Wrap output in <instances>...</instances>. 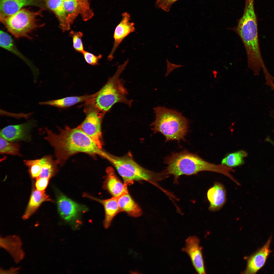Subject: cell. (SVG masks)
Segmentation results:
<instances>
[{
  "instance_id": "24",
  "label": "cell",
  "mask_w": 274,
  "mask_h": 274,
  "mask_svg": "<svg viewBox=\"0 0 274 274\" xmlns=\"http://www.w3.org/2000/svg\"><path fill=\"white\" fill-rule=\"evenodd\" d=\"M41 159L42 166L40 173L38 178H50L56 172L57 163L56 160H54L50 155L44 156Z\"/></svg>"
},
{
  "instance_id": "28",
  "label": "cell",
  "mask_w": 274,
  "mask_h": 274,
  "mask_svg": "<svg viewBox=\"0 0 274 274\" xmlns=\"http://www.w3.org/2000/svg\"><path fill=\"white\" fill-rule=\"evenodd\" d=\"M24 162L28 167L29 171L32 177L36 179L38 178L40 173L42 166L41 159L24 160Z\"/></svg>"
},
{
  "instance_id": "31",
  "label": "cell",
  "mask_w": 274,
  "mask_h": 274,
  "mask_svg": "<svg viewBox=\"0 0 274 274\" xmlns=\"http://www.w3.org/2000/svg\"><path fill=\"white\" fill-rule=\"evenodd\" d=\"M82 53L86 62L89 64L92 65L98 64L99 61L102 57L101 55L96 56L92 53L84 50Z\"/></svg>"
},
{
  "instance_id": "5",
  "label": "cell",
  "mask_w": 274,
  "mask_h": 274,
  "mask_svg": "<svg viewBox=\"0 0 274 274\" xmlns=\"http://www.w3.org/2000/svg\"><path fill=\"white\" fill-rule=\"evenodd\" d=\"M156 117L151 124L154 133L160 132L165 137V142L185 140L189 130L187 119L176 110L158 106L154 109Z\"/></svg>"
},
{
  "instance_id": "35",
  "label": "cell",
  "mask_w": 274,
  "mask_h": 274,
  "mask_svg": "<svg viewBox=\"0 0 274 274\" xmlns=\"http://www.w3.org/2000/svg\"><path fill=\"white\" fill-rule=\"evenodd\" d=\"M20 268L12 267L8 270H4L1 268L0 274H16L18 273Z\"/></svg>"
},
{
  "instance_id": "10",
  "label": "cell",
  "mask_w": 274,
  "mask_h": 274,
  "mask_svg": "<svg viewBox=\"0 0 274 274\" xmlns=\"http://www.w3.org/2000/svg\"><path fill=\"white\" fill-rule=\"evenodd\" d=\"M199 242L196 236H190L186 240L182 250L189 255L196 272L199 274H204L206 271Z\"/></svg>"
},
{
  "instance_id": "18",
  "label": "cell",
  "mask_w": 274,
  "mask_h": 274,
  "mask_svg": "<svg viewBox=\"0 0 274 274\" xmlns=\"http://www.w3.org/2000/svg\"><path fill=\"white\" fill-rule=\"evenodd\" d=\"M207 196L210 203L209 210L212 211L220 209L226 201V193L223 186L216 183L208 191Z\"/></svg>"
},
{
  "instance_id": "13",
  "label": "cell",
  "mask_w": 274,
  "mask_h": 274,
  "mask_svg": "<svg viewBox=\"0 0 274 274\" xmlns=\"http://www.w3.org/2000/svg\"><path fill=\"white\" fill-rule=\"evenodd\" d=\"M271 238V236L262 247L248 258L244 273L255 274L264 265L271 252L270 248Z\"/></svg>"
},
{
  "instance_id": "8",
  "label": "cell",
  "mask_w": 274,
  "mask_h": 274,
  "mask_svg": "<svg viewBox=\"0 0 274 274\" xmlns=\"http://www.w3.org/2000/svg\"><path fill=\"white\" fill-rule=\"evenodd\" d=\"M105 113L91 108L87 111L86 117L77 127L91 139L99 148L102 146L101 126Z\"/></svg>"
},
{
  "instance_id": "4",
  "label": "cell",
  "mask_w": 274,
  "mask_h": 274,
  "mask_svg": "<svg viewBox=\"0 0 274 274\" xmlns=\"http://www.w3.org/2000/svg\"><path fill=\"white\" fill-rule=\"evenodd\" d=\"M128 60L119 65L114 75L108 79L103 87L86 102L91 107L105 113L115 104L120 102L130 107L132 101L128 99V92L119 76L127 65Z\"/></svg>"
},
{
  "instance_id": "29",
  "label": "cell",
  "mask_w": 274,
  "mask_h": 274,
  "mask_svg": "<svg viewBox=\"0 0 274 274\" xmlns=\"http://www.w3.org/2000/svg\"><path fill=\"white\" fill-rule=\"evenodd\" d=\"M78 7L83 20L87 21L91 18L93 13L90 9L89 0H76Z\"/></svg>"
},
{
  "instance_id": "32",
  "label": "cell",
  "mask_w": 274,
  "mask_h": 274,
  "mask_svg": "<svg viewBox=\"0 0 274 274\" xmlns=\"http://www.w3.org/2000/svg\"><path fill=\"white\" fill-rule=\"evenodd\" d=\"M179 0H157L155 5L156 7L166 12H169L172 5Z\"/></svg>"
},
{
  "instance_id": "22",
  "label": "cell",
  "mask_w": 274,
  "mask_h": 274,
  "mask_svg": "<svg viewBox=\"0 0 274 274\" xmlns=\"http://www.w3.org/2000/svg\"><path fill=\"white\" fill-rule=\"evenodd\" d=\"M0 45L1 47L13 54L21 59L32 70H36L30 61L23 55L17 48L11 36L2 30L0 31Z\"/></svg>"
},
{
  "instance_id": "26",
  "label": "cell",
  "mask_w": 274,
  "mask_h": 274,
  "mask_svg": "<svg viewBox=\"0 0 274 274\" xmlns=\"http://www.w3.org/2000/svg\"><path fill=\"white\" fill-rule=\"evenodd\" d=\"M63 5L67 23L70 27L74 19L80 14L76 0L63 1Z\"/></svg>"
},
{
  "instance_id": "30",
  "label": "cell",
  "mask_w": 274,
  "mask_h": 274,
  "mask_svg": "<svg viewBox=\"0 0 274 274\" xmlns=\"http://www.w3.org/2000/svg\"><path fill=\"white\" fill-rule=\"evenodd\" d=\"M69 35L72 38L74 48L77 51L82 53L84 51L82 40V33L79 31H71L70 32Z\"/></svg>"
},
{
  "instance_id": "23",
  "label": "cell",
  "mask_w": 274,
  "mask_h": 274,
  "mask_svg": "<svg viewBox=\"0 0 274 274\" xmlns=\"http://www.w3.org/2000/svg\"><path fill=\"white\" fill-rule=\"evenodd\" d=\"M93 94L81 96H71L56 100L39 103L40 105H47L59 108L69 107L78 103L87 102L92 97Z\"/></svg>"
},
{
  "instance_id": "11",
  "label": "cell",
  "mask_w": 274,
  "mask_h": 274,
  "mask_svg": "<svg viewBox=\"0 0 274 274\" xmlns=\"http://www.w3.org/2000/svg\"><path fill=\"white\" fill-rule=\"evenodd\" d=\"M35 122L31 121L20 124L10 125L0 131V136L9 142L29 140V133Z\"/></svg>"
},
{
  "instance_id": "9",
  "label": "cell",
  "mask_w": 274,
  "mask_h": 274,
  "mask_svg": "<svg viewBox=\"0 0 274 274\" xmlns=\"http://www.w3.org/2000/svg\"><path fill=\"white\" fill-rule=\"evenodd\" d=\"M57 203L60 215L67 221L74 219L80 213L88 210L85 206L76 203L60 193L57 194Z\"/></svg>"
},
{
  "instance_id": "19",
  "label": "cell",
  "mask_w": 274,
  "mask_h": 274,
  "mask_svg": "<svg viewBox=\"0 0 274 274\" xmlns=\"http://www.w3.org/2000/svg\"><path fill=\"white\" fill-rule=\"evenodd\" d=\"M118 202L121 212H125L133 217H138L142 215L141 209L130 195L128 189L118 197Z\"/></svg>"
},
{
  "instance_id": "34",
  "label": "cell",
  "mask_w": 274,
  "mask_h": 274,
  "mask_svg": "<svg viewBox=\"0 0 274 274\" xmlns=\"http://www.w3.org/2000/svg\"><path fill=\"white\" fill-rule=\"evenodd\" d=\"M167 63L166 72L165 75L166 76H167L173 70L176 68L181 67L184 65L177 64L170 62L168 59H166Z\"/></svg>"
},
{
  "instance_id": "16",
  "label": "cell",
  "mask_w": 274,
  "mask_h": 274,
  "mask_svg": "<svg viewBox=\"0 0 274 274\" xmlns=\"http://www.w3.org/2000/svg\"><path fill=\"white\" fill-rule=\"evenodd\" d=\"M106 172L103 187L112 197H118L128 189V184L122 182L112 167H108L106 169Z\"/></svg>"
},
{
  "instance_id": "36",
  "label": "cell",
  "mask_w": 274,
  "mask_h": 274,
  "mask_svg": "<svg viewBox=\"0 0 274 274\" xmlns=\"http://www.w3.org/2000/svg\"><path fill=\"white\" fill-rule=\"evenodd\" d=\"M266 140L267 141L270 143L274 146V141L272 140L269 138L267 137L266 138Z\"/></svg>"
},
{
  "instance_id": "1",
  "label": "cell",
  "mask_w": 274,
  "mask_h": 274,
  "mask_svg": "<svg viewBox=\"0 0 274 274\" xmlns=\"http://www.w3.org/2000/svg\"><path fill=\"white\" fill-rule=\"evenodd\" d=\"M45 130L47 135L44 138L54 148L57 164H63L70 157L78 153L102 157L105 151L77 127H66L59 130V134L47 128Z\"/></svg>"
},
{
  "instance_id": "25",
  "label": "cell",
  "mask_w": 274,
  "mask_h": 274,
  "mask_svg": "<svg viewBox=\"0 0 274 274\" xmlns=\"http://www.w3.org/2000/svg\"><path fill=\"white\" fill-rule=\"evenodd\" d=\"M247 155V153L242 150L230 153L222 159L221 164L232 168L240 166L244 163V159Z\"/></svg>"
},
{
  "instance_id": "7",
  "label": "cell",
  "mask_w": 274,
  "mask_h": 274,
  "mask_svg": "<svg viewBox=\"0 0 274 274\" xmlns=\"http://www.w3.org/2000/svg\"><path fill=\"white\" fill-rule=\"evenodd\" d=\"M41 8L33 12L26 9H22L15 13L3 18H0L1 22L8 31L15 38L31 39L30 35L41 26L37 19L41 16L44 10Z\"/></svg>"
},
{
  "instance_id": "37",
  "label": "cell",
  "mask_w": 274,
  "mask_h": 274,
  "mask_svg": "<svg viewBox=\"0 0 274 274\" xmlns=\"http://www.w3.org/2000/svg\"><path fill=\"white\" fill-rule=\"evenodd\" d=\"M63 0V1H69L70 0Z\"/></svg>"
},
{
  "instance_id": "33",
  "label": "cell",
  "mask_w": 274,
  "mask_h": 274,
  "mask_svg": "<svg viewBox=\"0 0 274 274\" xmlns=\"http://www.w3.org/2000/svg\"><path fill=\"white\" fill-rule=\"evenodd\" d=\"M49 179L47 178H36L35 186L37 190L41 191H44L48 185Z\"/></svg>"
},
{
  "instance_id": "15",
  "label": "cell",
  "mask_w": 274,
  "mask_h": 274,
  "mask_svg": "<svg viewBox=\"0 0 274 274\" xmlns=\"http://www.w3.org/2000/svg\"><path fill=\"white\" fill-rule=\"evenodd\" d=\"M1 248L5 250L10 254L16 263L24 258V252L22 248V242L20 237L16 235L0 237Z\"/></svg>"
},
{
  "instance_id": "12",
  "label": "cell",
  "mask_w": 274,
  "mask_h": 274,
  "mask_svg": "<svg viewBox=\"0 0 274 274\" xmlns=\"http://www.w3.org/2000/svg\"><path fill=\"white\" fill-rule=\"evenodd\" d=\"M122 16L121 20L116 26L114 31L113 46L108 57V59L109 61L111 60L113 58L115 52L125 38L135 31L134 23L130 21L131 16L129 13L126 12H124Z\"/></svg>"
},
{
  "instance_id": "17",
  "label": "cell",
  "mask_w": 274,
  "mask_h": 274,
  "mask_svg": "<svg viewBox=\"0 0 274 274\" xmlns=\"http://www.w3.org/2000/svg\"><path fill=\"white\" fill-rule=\"evenodd\" d=\"M83 196L96 201L103 206L105 214L104 224L106 228L110 226L115 216L121 212L118 202V197H112L109 199L103 200L95 198L85 193L83 194Z\"/></svg>"
},
{
  "instance_id": "2",
  "label": "cell",
  "mask_w": 274,
  "mask_h": 274,
  "mask_svg": "<svg viewBox=\"0 0 274 274\" xmlns=\"http://www.w3.org/2000/svg\"><path fill=\"white\" fill-rule=\"evenodd\" d=\"M254 1L245 0L243 15L236 26L231 29L238 35L243 42L247 54L248 67L254 75H258L261 69L264 73L268 70L263 60L259 46Z\"/></svg>"
},
{
  "instance_id": "14",
  "label": "cell",
  "mask_w": 274,
  "mask_h": 274,
  "mask_svg": "<svg viewBox=\"0 0 274 274\" xmlns=\"http://www.w3.org/2000/svg\"><path fill=\"white\" fill-rule=\"evenodd\" d=\"M38 7L45 9L43 0H0V18L13 14L27 6Z\"/></svg>"
},
{
  "instance_id": "20",
  "label": "cell",
  "mask_w": 274,
  "mask_h": 274,
  "mask_svg": "<svg viewBox=\"0 0 274 274\" xmlns=\"http://www.w3.org/2000/svg\"><path fill=\"white\" fill-rule=\"evenodd\" d=\"M46 7L52 11L56 15L59 22L60 27L63 31L70 29L66 21L63 5V0H43Z\"/></svg>"
},
{
  "instance_id": "3",
  "label": "cell",
  "mask_w": 274,
  "mask_h": 274,
  "mask_svg": "<svg viewBox=\"0 0 274 274\" xmlns=\"http://www.w3.org/2000/svg\"><path fill=\"white\" fill-rule=\"evenodd\" d=\"M164 163L167 166L163 172L167 175H173L176 182L182 175H191L203 171L218 173L231 178L230 172L234 171L232 168L210 163L186 149L172 152L164 158Z\"/></svg>"
},
{
  "instance_id": "38",
  "label": "cell",
  "mask_w": 274,
  "mask_h": 274,
  "mask_svg": "<svg viewBox=\"0 0 274 274\" xmlns=\"http://www.w3.org/2000/svg\"><path fill=\"white\" fill-rule=\"evenodd\" d=\"M273 90H274V88H273ZM273 115H274L273 116H274V111L273 112Z\"/></svg>"
},
{
  "instance_id": "27",
  "label": "cell",
  "mask_w": 274,
  "mask_h": 274,
  "mask_svg": "<svg viewBox=\"0 0 274 274\" xmlns=\"http://www.w3.org/2000/svg\"><path fill=\"white\" fill-rule=\"evenodd\" d=\"M20 145L17 143H12L0 136V152L1 154L21 156Z\"/></svg>"
},
{
  "instance_id": "6",
  "label": "cell",
  "mask_w": 274,
  "mask_h": 274,
  "mask_svg": "<svg viewBox=\"0 0 274 274\" xmlns=\"http://www.w3.org/2000/svg\"><path fill=\"white\" fill-rule=\"evenodd\" d=\"M104 157L115 168L124 183L128 185L135 181H145L157 186L158 181L167 177L163 172H154L143 168L135 162L130 155L118 157L106 152Z\"/></svg>"
},
{
  "instance_id": "21",
  "label": "cell",
  "mask_w": 274,
  "mask_h": 274,
  "mask_svg": "<svg viewBox=\"0 0 274 274\" xmlns=\"http://www.w3.org/2000/svg\"><path fill=\"white\" fill-rule=\"evenodd\" d=\"M52 201L44 191L37 190L33 191L26 210L22 217L24 220L27 219L35 212L42 203L45 201Z\"/></svg>"
}]
</instances>
